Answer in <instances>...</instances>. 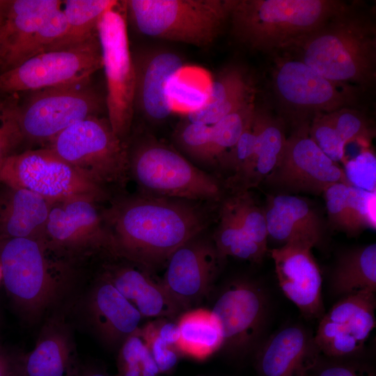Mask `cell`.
<instances>
[{
  "label": "cell",
  "instance_id": "1",
  "mask_svg": "<svg viewBox=\"0 0 376 376\" xmlns=\"http://www.w3.org/2000/svg\"><path fill=\"white\" fill-rule=\"evenodd\" d=\"M102 213L116 258L149 270L199 235L207 219L196 207L150 195L112 196Z\"/></svg>",
  "mask_w": 376,
  "mask_h": 376
},
{
  "label": "cell",
  "instance_id": "2",
  "mask_svg": "<svg viewBox=\"0 0 376 376\" xmlns=\"http://www.w3.org/2000/svg\"><path fill=\"white\" fill-rule=\"evenodd\" d=\"M283 52L340 85L366 88L375 81V25L351 5Z\"/></svg>",
  "mask_w": 376,
  "mask_h": 376
},
{
  "label": "cell",
  "instance_id": "3",
  "mask_svg": "<svg viewBox=\"0 0 376 376\" xmlns=\"http://www.w3.org/2000/svg\"><path fill=\"white\" fill-rule=\"evenodd\" d=\"M1 281L19 318L29 326L63 309L81 273L55 260L32 238L0 242Z\"/></svg>",
  "mask_w": 376,
  "mask_h": 376
},
{
  "label": "cell",
  "instance_id": "4",
  "mask_svg": "<svg viewBox=\"0 0 376 376\" xmlns=\"http://www.w3.org/2000/svg\"><path fill=\"white\" fill-rule=\"evenodd\" d=\"M350 6L339 0H230L233 36L251 49L283 52Z\"/></svg>",
  "mask_w": 376,
  "mask_h": 376
},
{
  "label": "cell",
  "instance_id": "5",
  "mask_svg": "<svg viewBox=\"0 0 376 376\" xmlns=\"http://www.w3.org/2000/svg\"><path fill=\"white\" fill-rule=\"evenodd\" d=\"M103 203L87 197L53 203L41 238L47 253L78 272L95 260L116 258Z\"/></svg>",
  "mask_w": 376,
  "mask_h": 376
},
{
  "label": "cell",
  "instance_id": "6",
  "mask_svg": "<svg viewBox=\"0 0 376 376\" xmlns=\"http://www.w3.org/2000/svg\"><path fill=\"white\" fill-rule=\"evenodd\" d=\"M127 16L149 37L199 47L212 44L228 20L230 0H127Z\"/></svg>",
  "mask_w": 376,
  "mask_h": 376
},
{
  "label": "cell",
  "instance_id": "7",
  "mask_svg": "<svg viewBox=\"0 0 376 376\" xmlns=\"http://www.w3.org/2000/svg\"><path fill=\"white\" fill-rule=\"evenodd\" d=\"M90 182L112 195L130 176L128 146L113 131L108 119L93 116L61 132L47 146Z\"/></svg>",
  "mask_w": 376,
  "mask_h": 376
},
{
  "label": "cell",
  "instance_id": "8",
  "mask_svg": "<svg viewBox=\"0 0 376 376\" xmlns=\"http://www.w3.org/2000/svg\"><path fill=\"white\" fill-rule=\"evenodd\" d=\"M129 175L142 194L188 200H217V180L180 153L154 139L128 148Z\"/></svg>",
  "mask_w": 376,
  "mask_h": 376
},
{
  "label": "cell",
  "instance_id": "9",
  "mask_svg": "<svg viewBox=\"0 0 376 376\" xmlns=\"http://www.w3.org/2000/svg\"><path fill=\"white\" fill-rule=\"evenodd\" d=\"M97 32L107 83V119L115 134L127 143L134 116L135 70L124 1H118L103 14Z\"/></svg>",
  "mask_w": 376,
  "mask_h": 376
},
{
  "label": "cell",
  "instance_id": "10",
  "mask_svg": "<svg viewBox=\"0 0 376 376\" xmlns=\"http://www.w3.org/2000/svg\"><path fill=\"white\" fill-rule=\"evenodd\" d=\"M0 182L29 190L52 203L79 197L104 203L112 198L49 147L8 157L0 170Z\"/></svg>",
  "mask_w": 376,
  "mask_h": 376
},
{
  "label": "cell",
  "instance_id": "11",
  "mask_svg": "<svg viewBox=\"0 0 376 376\" xmlns=\"http://www.w3.org/2000/svg\"><path fill=\"white\" fill-rule=\"evenodd\" d=\"M272 81L276 98L294 128L310 123L315 114L357 103L359 88L334 83L285 54L275 61Z\"/></svg>",
  "mask_w": 376,
  "mask_h": 376
},
{
  "label": "cell",
  "instance_id": "12",
  "mask_svg": "<svg viewBox=\"0 0 376 376\" xmlns=\"http://www.w3.org/2000/svg\"><path fill=\"white\" fill-rule=\"evenodd\" d=\"M102 68L97 33L72 48L45 52L0 72V95L88 83Z\"/></svg>",
  "mask_w": 376,
  "mask_h": 376
},
{
  "label": "cell",
  "instance_id": "13",
  "mask_svg": "<svg viewBox=\"0 0 376 376\" xmlns=\"http://www.w3.org/2000/svg\"><path fill=\"white\" fill-rule=\"evenodd\" d=\"M31 92L18 109L24 141L49 142L74 123L98 116L103 104L89 82Z\"/></svg>",
  "mask_w": 376,
  "mask_h": 376
},
{
  "label": "cell",
  "instance_id": "14",
  "mask_svg": "<svg viewBox=\"0 0 376 376\" xmlns=\"http://www.w3.org/2000/svg\"><path fill=\"white\" fill-rule=\"evenodd\" d=\"M309 125L305 123L294 128L286 139L277 166L264 181L287 192L318 195L334 183L351 185L343 169L311 139Z\"/></svg>",
  "mask_w": 376,
  "mask_h": 376
},
{
  "label": "cell",
  "instance_id": "15",
  "mask_svg": "<svg viewBox=\"0 0 376 376\" xmlns=\"http://www.w3.org/2000/svg\"><path fill=\"white\" fill-rule=\"evenodd\" d=\"M210 310L221 327V350L237 356L256 345L265 323L267 304L256 283L245 279L230 282L218 293Z\"/></svg>",
  "mask_w": 376,
  "mask_h": 376
},
{
  "label": "cell",
  "instance_id": "16",
  "mask_svg": "<svg viewBox=\"0 0 376 376\" xmlns=\"http://www.w3.org/2000/svg\"><path fill=\"white\" fill-rule=\"evenodd\" d=\"M375 292H357L346 296L322 315L315 342L320 352L333 358L360 352L375 327Z\"/></svg>",
  "mask_w": 376,
  "mask_h": 376
},
{
  "label": "cell",
  "instance_id": "17",
  "mask_svg": "<svg viewBox=\"0 0 376 376\" xmlns=\"http://www.w3.org/2000/svg\"><path fill=\"white\" fill-rule=\"evenodd\" d=\"M77 306L87 329L102 345L113 350H118L139 328L143 318L100 270Z\"/></svg>",
  "mask_w": 376,
  "mask_h": 376
},
{
  "label": "cell",
  "instance_id": "18",
  "mask_svg": "<svg viewBox=\"0 0 376 376\" xmlns=\"http://www.w3.org/2000/svg\"><path fill=\"white\" fill-rule=\"evenodd\" d=\"M221 261L214 243L198 235L170 256L161 282L181 311L208 295Z\"/></svg>",
  "mask_w": 376,
  "mask_h": 376
},
{
  "label": "cell",
  "instance_id": "19",
  "mask_svg": "<svg viewBox=\"0 0 376 376\" xmlns=\"http://www.w3.org/2000/svg\"><path fill=\"white\" fill-rule=\"evenodd\" d=\"M42 322L33 348L22 354L19 376H73L80 363L65 311H56Z\"/></svg>",
  "mask_w": 376,
  "mask_h": 376
},
{
  "label": "cell",
  "instance_id": "20",
  "mask_svg": "<svg viewBox=\"0 0 376 376\" xmlns=\"http://www.w3.org/2000/svg\"><path fill=\"white\" fill-rule=\"evenodd\" d=\"M313 247L285 244L269 251L279 284L285 295L308 318H317L324 311L322 276L312 255Z\"/></svg>",
  "mask_w": 376,
  "mask_h": 376
},
{
  "label": "cell",
  "instance_id": "21",
  "mask_svg": "<svg viewBox=\"0 0 376 376\" xmlns=\"http://www.w3.org/2000/svg\"><path fill=\"white\" fill-rule=\"evenodd\" d=\"M112 258L105 260L100 271L137 309L142 318H173L181 310L163 284L148 270L133 263Z\"/></svg>",
  "mask_w": 376,
  "mask_h": 376
},
{
  "label": "cell",
  "instance_id": "22",
  "mask_svg": "<svg viewBox=\"0 0 376 376\" xmlns=\"http://www.w3.org/2000/svg\"><path fill=\"white\" fill-rule=\"evenodd\" d=\"M134 105L148 120L160 122L173 110L168 95L170 81L182 72L184 62L177 54L166 50L147 54L134 62Z\"/></svg>",
  "mask_w": 376,
  "mask_h": 376
},
{
  "label": "cell",
  "instance_id": "23",
  "mask_svg": "<svg viewBox=\"0 0 376 376\" xmlns=\"http://www.w3.org/2000/svg\"><path fill=\"white\" fill-rule=\"evenodd\" d=\"M320 350L306 329L289 326L271 336L257 354L260 376H304L316 364Z\"/></svg>",
  "mask_w": 376,
  "mask_h": 376
},
{
  "label": "cell",
  "instance_id": "24",
  "mask_svg": "<svg viewBox=\"0 0 376 376\" xmlns=\"http://www.w3.org/2000/svg\"><path fill=\"white\" fill-rule=\"evenodd\" d=\"M264 212L268 236L285 244L317 246L323 228L316 211L306 200L290 194L268 196Z\"/></svg>",
  "mask_w": 376,
  "mask_h": 376
},
{
  "label": "cell",
  "instance_id": "25",
  "mask_svg": "<svg viewBox=\"0 0 376 376\" xmlns=\"http://www.w3.org/2000/svg\"><path fill=\"white\" fill-rule=\"evenodd\" d=\"M1 184L0 242L21 237L41 241L52 203L29 190Z\"/></svg>",
  "mask_w": 376,
  "mask_h": 376
},
{
  "label": "cell",
  "instance_id": "26",
  "mask_svg": "<svg viewBox=\"0 0 376 376\" xmlns=\"http://www.w3.org/2000/svg\"><path fill=\"white\" fill-rule=\"evenodd\" d=\"M62 4L59 0H9L0 30V72L10 69L22 46Z\"/></svg>",
  "mask_w": 376,
  "mask_h": 376
},
{
  "label": "cell",
  "instance_id": "27",
  "mask_svg": "<svg viewBox=\"0 0 376 376\" xmlns=\"http://www.w3.org/2000/svg\"><path fill=\"white\" fill-rule=\"evenodd\" d=\"M323 195L329 221L336 230L352 236L375 229L376 191L338 182L329 186Z\"/></svg>",
  "mask_w": 376,
  "mask_h": 376
},
{
  "label": "cell",
  "instance_id": "28",
  "mask_svg": "<svg viewBox=\"0 0 376 376\" xmlns=\"http://www.w3.org/2000/svg\"><path fill=\"white\" fill-rule=\"evenodd\" d=\"M254 90L244 70L230 66L223 70L210 84L205 103L187 113V120L207 125L253 102Z\"/></svg>",
  "mask_w": 376,
  "mask_h": 376
},
{
  "label": "cell",
  "instance_id": "29",
  "mask_svg": "<svg viewBox=\"0 0 376 376\" xmlns=\"http://www.w3.org/2000/svg\"><path fill=\"white\" fill-rule=\"evenodd\" d=\"M252 129L256 136L255 151L245 191L256 187L273 171L280 160L287 139L285 120L265 109L255 107Z\"/></svg>",
  "mask_w": 376,
  "mask_h": 376
},
{
  "label": "cell",
  "instance_id": "30",
  "mask_svg": "<svg viewBox=\"0 0 376 376\" xmlns=\"http://www.w3.org/2000/svg\"><path fill=\"white\" fill-rule=\"evenodd\" d=\"M176 322L180 331L178 348L182 355L202 359L221 350V327L210 309L185 311Z\"/></svg>",
  "mask_w": 376,
  "mask_h": 376
},
{
  "label": "cell",
  "instance_id": "31",
  "mask_svg": "<svg viewBox=\"0 0 376 376\" xmlns=\"http://www.w3.org/2000/svg\"><path fill=\"white\" fill-rule=\"evenodd\" d=\"M118 1L66 0L62 10L66 28L63 35L46 52L66 49L79 45L97 34V24L103 14Z\"/></svg>",
  "mask_w": 376,
  "mask_h": 376
},
{
  "label": "cell",
  "instance_id": "32",
  "mask_svg": "<svg viewBox=\"0 0 376 376\" xmlns=\"http://www.w3.org/2000/svg\"><path fill=\"white\" fill-rule=\"evenodd\" d=\"M332 288L344 296L376 290V244L348 251L340 256L332 276Z\"/></svg>",
  "mask_w": 376,
  "mask_h": 376
},
{
  "label": "cell",
  "instance_id": "33",
  "mask_svg": "<svg viewBox=\"0 0 376 376\" xmlns=\"http://www.w3.org/2000/svg\"><path fill=\"white\" fill-rule=\"evenodd\" d=\"M214 245L221 260L227 256L260 263L267 251L244 232L230 200L223 205L219 226L214 235Z\"/></svg>",
  "mask_w": 376,
  "mask_h": 376
},
{
  "label": "cell",
  "instance_id": "34",
  "mask_svg": "<svg viewBox=\"0 0 376 376\" xmlns=\"http://www.w3.org/2000/svg\"><path fill=\"white\" fill-rule=\"evenodd\" d=\"M255 107L253 102H251L210 125L214 162H219L235 145L251 124Z\"/></svg>",
  "mask_w": 376,
  "mask_h": 376
},
{
  "label": "cell",
  "instance_id": "35",
  "mask_svg": "<svg viewBox=\"0 0 376 376\" xmlns=\"http://www.w3.org/2000/svg\"><path fill=\"white\" fill-rule=\"evenodd\" d=\"M326 113L345 146L357 143L362 148L369 147L375 130L360 111L347 107Z\"/></svg>",
  "mask_w": 376,
  "mask_h": 376
},
{
  "label": "cell",
  "instance_id": "36",
  "mask_svg": "<svg viewBox=\"0 0 376 376\" xmlns=\"http://www.w3.org/2000/svg\"><path fill=\"white\" fill-rule=\"evenodd\" d=\"M230 201L244 232L261 249L267 251L268 234L264 210L256 203L247 190L240 191Z\"/></svg>",
  "mask_w": 376,
  "mask_h": 376
},
{
  "label": "cell",
  "instance_id": "37",
  "mask_svg": "<svg viewBox=\"0 0 376 376\" xmlns=\"http://www.w3.org/2000/svg\"><path fill=\"white\" fill-rule=\"evenodd\" d=\"M65 28L66 22L61 7L52 13L29 38L15 57L10 69L46 52L63 35Z\"/></svg>",
  "mask_w": 376,
  "mask_h": 376
},
{
  "label": "cell",
  "instance_id": "38",
  "mask_svg": "<svg viewBox=\"0 0 376 376\" xmlns=\"http://www.w3.org/2000/svg\"><path fill=\"white\" fill-rule=\"evenodd\" d=\"M18 97L17 94L0 95V170L24 141L18 122Z\"/></svg>",
  "mask_w": 376,
  "mask_h": 376
},
{
  "label": "cell",
  "instance_id": "39",
  "mask_svg": "<svg viewBox=\"0 0 376 376\" xmlns=\"http://www.w3.org/2000/svg\"><path fill=\"white\" fill-rule=\"evenodd\" d=\"M175 139L180 148L194 160L214 162L210 125L186 120L176 130Z\"/></svg>",
  "mask_w": 376,
  "mask_h": 376
},
{
  "label": "cell",
  "instance_id": "40",
  "mask_svg": "<svg viewBox=\"0 0 376 376\" xmlns=\"http://www.w3.org/2000/svg\"><path fill=\"white\" fill-rule=\"evenodd\" d=\"M311 139L321 150L334 162H343L345 159V144L343 143L327 113L315 114L309 125Z\"/></svg>",
  "mask_w": 376,
  "mask_h": 376
},
{
  "label": "cell",
  "instance_id": "41",
  "mask_svg": "<svg viewBox=\"0 0 376 376\" xmlns=\"http://www.w3.org/2000/svg\"><path fill=\"white\" fill-rule=\"evenodd\" d=\"M343 169L350 184L368 191H376V157L369 147L362 148L354 158L345 159Z\"/></svg>",
  "mask_w": 376,
  "mask_h": 376
},
{
  "label": "cell",
  "instance_id": "42",
  "mask_svg": "<svg viewBox=\"0 0 376 376\" xmlns=\"http://www.w3.org/2000/svg\"><path fill=\"white\" fill-rule=\"evenodd\" d=\"M146 344L162 375L171 373L182 356L178 349L162 340L156 334L152 322L141 328Z\"/></svg>",
  "mask_w": 376,
  "mask_h": 376
},
{
  "label": "cell",
  "instance_id": "43",
  "mask_svg": "<svg viewBox=\"0 0 376 376\" xmlns=\"http://www.w3.org/2000/svg\"><path fill=\"white\" fill-rule=\"evenodd\" d=\"M180 74L170 81L168 86V95L173 109L178 105L185 109L187 113L199 109L207 101L208 89L205 91L185 81L180 79Z\"/></svg>",
  "mask_w": 376,
  "mask_h": 376
},
{
  "label": "cell",
  "instance_id": "44",
  "mask_svg": "<svg viewBox=\"0 0 376 376\" xmlns=\"http://www.w3.org/2000/svg\"><path fill=\"white\" fill-rule=\"evenodd\" d=\"M22 354L0 345V376H19Z\"/></svg>",
  "mask_w": 376,
  "mask_h": 376
},
{
  "label": "cell",
  "instance_id": "45",
  "mask_svg": "<svg viewBox=\"0 0 376 376\" xmlns=\"http://www.w3.org/2000/svg\"><path fill=\"white\" fill-rule=\"evenodd\" d=\"M315 376H373L359 367L345 363H331L320 368Z\"/></svg>",
  "mask_w": 376,
  "mask_h": 376
},
{
  "label": "cell",
  "instance_id": "46",
  "mask_svg": "<svg viewBox=\"0 0 376 376\" xmlns=\"http://www.w3.org/2000/svg\"><path fill=\"white\" fill-rule=\"evenodd\" d=\"M140 370L141 376L162 375L147 345L140 361Z\"/></svg>",
  "mask_w": 376,
  "mask_h": 376
},
{
  "label": "cell",
  "instance_id": "47",
  "mask_svg": "<svg viewBox=\"0 0 376 376\" xmlns=\"http://www.w3.org/2000/svg\"><path fill=\"white\" fill-rule=\"evenodd\" d=\"M73 376H113L108 373L102 367L94 364H79ZM115 376V375H114Z\"/></svg>",
  "mask_w": 376,
  "mask_h": 376
},
{
  "label": "cell",
  "instance_id": "48",
  "mask_svg": "<svg viewBox=\"0 0 376 376\" xmlns=\"http://www.w3.org/2000/svg\"><path fill=\"white\" fill-rule=\"evenodd\" d=\"M8 2L9 1L7 0H0V19H2L5 15Z\"/></svg>",
  "mask_w": 376,
  "mask_h": 376
},
{
  "label": "cell",
  "instance_id": "49",
  "mask_svg": "<svg viewBox=\"0 0 376 376\" xmlns=\"http://www.w3.org/2000/svg\"><path fill=\"white\" fill-rule=\"evenodd\" d=\"M3 19V18L0 19V30H1V26ZM0 58H1V45H0Z\"/></svg>",
  "mask_w": 376,
  "mask_h": 376
},
{
  "label": "cell",
  "instance_id": "50",
  "mask_svg": "<svg viewBox=\"0 0 376 376\" xmlns=\"http://www.w3.org/2000/svg\"><path fill=\"white\" fill-rule=\"evenodd\" d=\"M1 281V269H0V281Z\"/></svg>",
  "mask_w": 376,
  "mask_h": 376
}]
</instances>
